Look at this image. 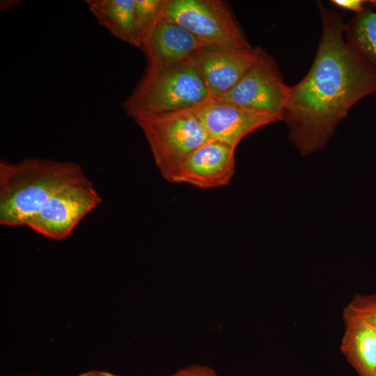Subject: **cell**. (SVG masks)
Here are the masks:
<instances>
[{
  "label": "cell",
  "instance_id": "6da1fadb",
  "mask_svg": "<svg viewBox=\"0 0 376 376\" xmlns=\"http://www.w3.org/2000/svg\"><path fill=\"white\" fill-rule=\"evenodd\" d=\"M318 5L322 30L316 54L306 75L288 86L281 116L303 156L323 149L350 109L376 93V70L347 42L341 15Z\"/></svg>",
  "mask_w": 376,
  "mask_h": 376
},
{
  "label": "cell",
  "instance_id": "7a4b0ae2",
  "mask_svg": "<svg viewBox=\"0 0 376 376\" xmlns=\"http://www.w3.org/2000/svg\"><path fill=\"white\" fill-rule=\"evenodd\" d=\"M71 162L26 158L0 162V224L25 226L61 187L84 177Z\"/></svg>",
  "mask_w": 376,
  "mask_h": 376
},
{
  "label": "cell",
  "instance_id": "3957f363",
  "mask_svg": "<svg viewBox=\"0 0 376 376\" xmlns=\"http://www.w3.org/2000/svg\"><path fill=\"white\" fill-rule=\"evenodd\" d=\"M211 95L190 58L167 68L146 70L121 104L134 120L195 107Z\"/></svg>",
  "mask_w": 376,
  "mask_h": 376
},
{
  "label": "cell",
  "instance_id": "277c9868",
  "mask_svg": "<svg viewBox=\"0 0 376 376\" xmlns=\"http://www.w3.org/2000/svg\"><path fill=\"white\" fill-rule=\"evenodd\" d=\"M162 176L173 182L185 159L211 140L193 108L134 120Z\"/></svg>",
  "mask_w": 376,
  "mask_h": 376
},
{
  "label": "cell",
  "instance_id": "5b68a950",
  "mask_svg": "<svg viewBox=\"0 0 376 376\" xmlns=\"http://www.w3.org/2000/svg\"><path fill=\"white\" fill-rule=\"evenodd\" d=\"M162 18L182 26L205 45L253 47L230 8L220 0H165Z\"/></svg>",
  "mask_w": 376,
  "mask_h": 376
},
{
  "label": "cell",
  "instance_id": "8992f818",
  "mask_svg": "<svg viewBox=\"0 0 376 376\" xmlns=\"http://www.w3.org/2000/svg\"><path fill=\"white\" fill-rule=\"evenodd\" d=\"M101 201L92 183L84 176L56 191L25 226L50 239L63 240Z\"/></svg>",
  "mask_w": 376,
  "mask_h": 376
},
{
  "label": "cell",
  "instance_id": "52a82bcc",
  "mask_svg": "<svg viewBox=\"0 0 376 376\" xmlns=\"http://www.w3.org/2000/svg\"><path fill=\"white\" fill-rule=\"evenodd\" d=\"M287 87L276 60L261 49L256 63L218 99L268 113L281 120Z\"/></svg>",
  "mask_w": 376,
  "mask_h": 376
},
{
  "label": "cell",
  "instance_id": "ba28073f",
  "mask_svg": "<svg viewBox=\"0 0 376 376\" xmlns=\"http://www.w3.org/2000/svg\"><path fill=\"white\" fill-rule=\"evenodd\" d=\"M193 109L211 139L225 143L234 148L248 134L279 121L268 113L212 97Z\"/></svg>",
  "mask_w": 376,
  "mask_h": 376
},
{
  "label": "cell",
  "instance_id": "9c48e42d",
  "mask_svg": "<svg viewBox=\"0 0 376 376\" xmlns=\"http://www.w3.org/2000/svg\"><path fill=\"white\" fill-rule=\"evenodd\" d=\"M260 47L240 49L205 45L190 57L212 97L231 89L258 60Z\"/></svg>",
  "mask_w": 376,
  "mask_h": 376
},
{
  "label": "cell",
  "instance_id": "30bf717a",
  "mask_svg": "<svg viewBox=\"0 0 376 376\" xmlns=\"http://www.w3.org/2000/svg\"><path fill=\"white\" fill-rule=\"evenodd\" d=\"M235 150L219 141H207L185 159L173 182L187 183L203 189L228 185L235 173Z\"/></svg>",
  "mask_w": 376,
  "mask_h": 376
},
{
  "label": "cell",
  "instance_id": "8fae6325",
  "mask_svg": "<svg viewBox=\"0 0 376 376\" xmlns=\"http://www.w3.org/2000/svg\"><path fill=\"white\" fill-rule=\"evenodd\" d=\"M203 46L185 28L162 18L143 43L146 70H159L183 61Z\"/></svg>",
  "mask_w": 376,
  "mask_h": 376
},
{
  "label": "cell",
  "instance_id": "7c38bea8",
  "mask_svg": "<svg viewBox=\"0 0 376 376\" xmlns=\"http://www.w3.org/2000/svg\"><path fill=\"white\" fill-rule=\"evenodd\" d=\"M340 350L358 376H376V329L363 320L343 314Z\"/></svg>",
  "mask_w": 376,
  "mask_h": 376
},
{
  "label": "cell",
  "instance_id": "4fadbf2b",
  "mask_svg": "<svg viewBox=\"0 0 376 376\" xmlns=\"http://www.w3.org/2000/svg\"><path fill=\"white\" fill-rule=\"evenodd\" d=\"M100 24L117 38L141 49L134 16V0H87Z\"/></svg>",
  "mask_w": 376,
  "mask_h": 376
},
{
  "label": "cell",
  "instance_id": "5bb4252c",
  "mask_svg": "<svg viewBox=\"0 0 376 376\" xmlns=\"http://www.w3.org/2000/svg\"><path fill=\"white\" fill-rule=\"evenodd\" d=\"M345 38L350 47L376 70V10L366 7L345 23Z\"/></svg>",
  "mask_w": 376,
  "mask_h": 376
},
{
  "label": "cell",
  "instance_id": "9a60e30c",
  "mask_svg": "<svg viewBox=\"0 0 376 376\" xmlns=\"http://www.w3.org/2000/svg\"><path fill=\"white\" fill-rule=\"evenodd\" d=\"M164 3L165 0H134L135 22L141 46L162 18Z\"/></svg>",
  "mask_w": 376,
  "mask_h": 376
},
{
  "label": "cell",
  "instance_id": "2e32d148",
  "mask_svg": "<svg viewBox=\"0 0 376 376\" xmlns=\"http://www.w3.org/2000/svg\"><path fill=\"white\" fill-rule=\"evenodd\" d=\"M343 314L361 318L376 329V294L355 295Z\"/></svg>",
  "mask_w": 376,
  "mask_h": 376
},
{
  "label": "cell",
  "instance_id": "e0dca14e",
  "mask_svg": "<svg viewBox=\"0 0 376 376\" xmlns=\"http://www.w3.org/2000/svg\"><path fill=\"white\" fill-rule=\"evenodd\" d=\"M366 1L363 0H332L331 3L336 6L353 11L355 14L361 13L366 6Z\"/></svg>",
  "mask_w": 376,
  "mask_h": 376
},
{
  "label": "cell",
  "instance_id": "ac0fdd59",
  "mask_svg": "<svg viewBox=\"0 0 376 376\" xmlns=\"http://www.w3.org/2000/svg\"><path fill=\"white\" fill-rule=\"evenodd\" d=\"M182 376H217L214 371L206 366H193L180 370Z\"/></svg>",
  "mask_w": 376,
  "mask_h": 376
},
{
  "label": "cell",
  "instance_id": "d6986e66",
  "mask_svg": "<svg viewBox=\"0 0 376 376\" xmlns=\"http://www.w3.org/2000/svg\"><path fill=\"white\" fill-rule=\"evenodd\" d=\"M77 376H118L114 373L104 370H89L80 373Z\"/></svg>",
  "mask_w": 376,
  "mask_h": 376
},
{
  "label": "cell",
  "instance_id": "ffe728a7",
  "mask_svg": "<svg viewBox=\"0 0 376 376\" xmlns=\"http://www.w3.org/2000/svg\"><path fill=\"white\" fill-rule=\"evenodd\" d=\"M170 376H182L180 370Z\"/></svg>",
  "mask_w": 376,
  "mask_h": 376
}]
</instances>
